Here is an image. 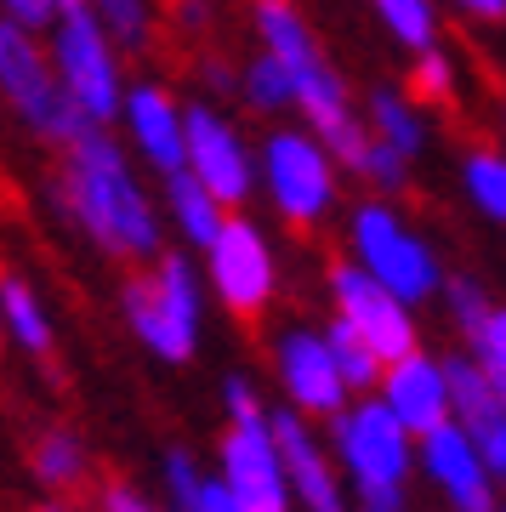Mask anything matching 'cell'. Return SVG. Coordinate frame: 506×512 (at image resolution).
<instances>
[{
	"label": "cell",
	"mask_w": 506,
	"mask_h": 512,
	"mask_svg": "<svg viewBox=\"0 0 506 512\" xmlns=\"http://www.w3.org/2000/svg\"><path fill=\"white\" fill-rule=\"evenodd\" d=\"M57 211L120 262H160L165 222L126 165V148L114 143V126H86L74 143L57 148Z\"/></svg>",
	"instance_id": "6da1fadb"
},
{
	"label": "cell",
	"mask_w": 506,
	"mask_h": 512,
	"mask_svg": "<svg viewBox=\"0 0 506 512\" xmlns=\"http://www.w3.org/2000/svg\"><path fill=\"white\" fill-rule=\"evenodd\" d=\"M416 444L421 439L393 416V404L381 393H359L342 416L330 421V450L342 461L347 490H353V501H370V507L404 512L410 473H421Z\"/></svg>",
	"instance_id": "7a4b0ae2"
},
{
	"label": "cell",
	"mask_w": 506,
	"mask_h": 512,
	"mask_svg": "<svg viewBox=\"0 0 506 512\" xmlns=\"http://www.w3.org/2000/svg\"><path fill=\"white\" fill-rule=\"evenodd\" d=\"M0 97H6L12 120L23 126V137H35L46 148L74 143L91 126L80 103L69 97V86H63V74H57L52 46H40L35 29H23L12 18H0Z\"/></svg>",
	"instance_id": "3957f363"
},
{
	"label": "cell",
	"mask_w": 506,
	"mask_h": 512,
	"mask_svg": "<svg viewBox=\"0 0 506 512\" xmlns=\"http://www.w3.org/2000/svg\"><path fill=\"white\" fill-rule=\"evenodd\" d=\"M120 313H126L131 336H137L154 359H165V365H188L194 348H199V325H205L199 268L182 251H165L160 262H154V274L126 279Z\"/></svg>",
	"instance_id": "277c9868"
},
{
	"label": "cell",
	"mask_w": 506,
	"mask_h": 512,
	"mask_svg": "<svg viewBox=\"0 0 506 512\" xmlns=\"http://www.w3.org/2000/svg\"><path fill=\"white\" fill-rule=\"evenodd\" d=\"M63 12L52 23V63L63 74L69 97L80 103L91 126H120V109H126V69H120V40L109 35V23L97 18L91 0H57Z\"/></svg>",
	"instance_id": "5b68a950"
},
{
	"label": "cell",
	"mask_w": 506,
	"mask_h": 512,
	"mask_svg": "<svg viewBox=\"0 0 506 512\" xmlns=\"http://www.w3.org/2000/svg\"><path fill=\"white\" fill-rule=\"evenodd\" d=\"M347 251H353V262H364L387 291L404 296L410 308H427L433 296H444V279L450 274L438 268V251L398 217V205L387 200V194L353 205V217H347Z\"/></svg>",
	"instance_id": "8992f818"
},
{
	"label": "cell",
	"mask_w": 506,
	"mask_h": 512,
	"mask_svg": "<svg viewBox=\"0 0 506 512\" xmlns=\"http://www.w3.org/2000/svg\"><path fill=\"white\" fill-rule=\"evenodd\" d=\"M262 194L290 228H319L342 200V160L330 154V143L308 126H273L262 143Z\"/></svg>",
	"instance_id": "52a82bcc"
},
{
	"label": "cell",
	"mask_w": 506,
	"mask_h": 512,
	"mask_svg": "<svg viewBox=\"0 0 506 512\" xmlns=\"http://www.w3.org/2000/svg\"><path fill=\"white\" fill-rule=\"evenodd\" d=\"M205 285L217 291V302L239 319H256V313L273 302L279 291V262H273V245L268 234L256 228L251 217H228L222 222V234L211 239V251H205Z\"/></svg>",
	"instance_id": "ba28073f"
},
{
	"label": "cell",
	"mask_w": 506,
	"mask_h": 512,
	"mask_svg": "<svg viewBox=\"0 0 506 512\" xmlns=\"http://www.w3.org/2000/svg\"><path fill=\"white\" fill-rule=\"evenodd\" d=\"M325 285H330V308L342 313L347 325L359 330V336L381 353V359H387V365L421 348L416 308H410L398 291H387V285H381L364 262H336Z\"/></svg>",
	"instance_id": "9c48e42d"
},
{
	"label": "cell",
	"mask_w": 506,
	"mask_h": 512,
	"mask_svg": "<svg viewBox=\"0 0 506 512\" xmlns=\"http://www.w3.org/2000/svg\"><path fill=\"white\" fill-rule=\"evenodd\" d=\"M188 171L211 188L228 211H245L251 194L262 188V154H256L228 114L211 103H188Z\"/></svg>",
	"instance_id": "30bf717a"
},
{
	"label": "cell",
	"mask_w": 506,
	"mask_h": 512,
	"mask_svg": "<svg viewBox=\"0 0 506 512\" xmlns=\"http://www.w3.org/2000/svg\"><path fill=\"white\" fill-rule=\"evenodd\" d=\"M273 370H279V387H285V404H296L302 416L313 421H336L347 404L359 399L347 387L342 365H336V348H330V330L313 325H290L273 348Z\"/></svg>",
	"instance_id": "8fae6325"
},
{
	"label": "cell",
	"mask_w": 506,
	"mask_h": 512,
	"mask_svg": "<svg viewBox=\"0 0 506 512\" xmlns=\"http://www.w3.org/2000/svg\"><path fill=\"white\" fill-rule=\"evenodd\" d=\"M217 473L234 484V495L245 501V512H290L296 490H290L285 450L273 439V421H228V433L217 444Z\"/></svg>",
	"instance_id": "7c38bea8"
},
{
	"label": "cell",
	"mask_w": 506,
	"mask_h": 512,
	"mask_svg": "<svg viewBox=\"0 0 506 512\" xmlns=\"http://www.w3.org/2000/svg\"><path fill=\"white\" fill-rule=\"evenodd\" d=\"M416 456H421L427 484L450 501V512H501V478L489 473V461L478 450V439L467 433V421L450 416L444 427L421 433Z\"/></svg>",
	"instance_id": "4fadbf2b"
},
{
	"label": "cell",
	"mask_w": 506,
	"mask_h": 512,
	"mask_svg": "<svg viewBox=\"0 0 506 512\" xmlns=\"http://www.w3.org/2000/svg\"><path fill=\"white\" fill-rule=\"evenodd\" d=\"M268 421H273L279 450H285L296 507L302 512H353L347 507V473H342V461H336V450H325V444L313 439V427H308L313 416L285 404V410H268Z\"/></svg>",
	"instance_id": "5bb4252c"
},
{
	"label": "cell",
	"mask_w": 506,
	"mask_h": 512,
	"mask_svg": "<svg viewBox=\"0 0 506 512\" xmlns=\"http://www.w3.org/2000/svg\"><path fill=\"white\" fill-rule=\"evenodd\" d=\"M120 126H126L131 148L143 154V165L154 177H177L188 171V109L177 97L154 86V80H131L126 86V109H120Z\"/></svg>",
	"instance_id": "9a60e30c"
},
{
	"label": "cell",
	"mask_w": 506,
	"mask_h": 512,
	"mask_svg": "<svg viewBox=\"0 0 506 512\" xmlns=\"http://www.w3.org/2000/svg\"><path fill=\"white\" fill-rule=\"evenodd\" d=\"M376 393L393 404V416L404 421L416 439H421V433H433V427H444V421L455 416L450 365H444V359H433L427 348H416V353H404V359H393Z\"/></svg>",
	"instance_id": "2e32d148"
},
{
	"label": "cell",
	"mask_w": 506,
	"mask_h": 512,
	"mask_svg": "<svg viewBox=\"0 0 506 512\" xmlns=\"http://www.w3.org/2000/svg\"><path fill=\"white\" fill-rule=\"evenodd\" d=\"M165 217H171V228L182 234V245L211 251V239L222 234V222L234 217V211L199 183L194 171H177V177H165Z\"/></svg>",
	"instance_id": "e0dca14e"
},
{
	"label": "cell",
	"mask_w": 506,
	"mask_h": 512,
	"mask_svg": "<svg viewBox=\"0 0 506 512\" xmlns=\"http://www.w3.org/2000/svg\"><path fill=\"white\" fill-rule=\"evenodd\" d=\"M165 501L171 512H245L222 473H199L188 450H165Z\"/></svg>",
	"instance_id": "ac0fdd59"
},
{
	"label": "cell",
	"mask_w": 506,
	"mask_h": 512,
	"mask_svg": "<svg viewBox=\"0 0 506 512\" xmlns=\"http://www.w3.org/2000/svg\"><path fill=\"white\" fill-rule=\"evenodd\" d=\"M251 23H256L262 52L285 57L290 69H302V63H313V57H325L319 52V40H313V23L302 18L296 0H251Z\"/></svg>",
	"instance_id": "d6986e66"
},
{
	"label": "cell",
	"mask_w": 506,
	"mask_h": 512,
	"mask_svg": "<svg viewBox=\"0 0 506 512\" xmlns=\"http://www.w3.org/2000/svg\"><path fill=\"white\" fill-rule=\"evenodd\" d=\"M0 319H6V336L18 342V353H29V359H52V313L40 308L35 285L23 274H6L0 279Z\"/></svg>",
	"instance_id": "ffe728a7"
},
{
	"label": "cell",
	"mask_w": 506,
	"mask_h": 512,
	"mask_svg": "<svg viewBox=\"0 0 506 512\" xmlns=\"http://www.w3.org/2000/svg\"><path fill=\"white\" fill-rule=\"evenodd\" d=\"M364 120L376 137H387L393 148H404L410 160L427 154V120L416 109V92H398V86H376V92L364 97Z\"/></svg>",
	"instance_id": "44dd1931"
},
{
	"label": "cell",
	"mask_w": 506,
	"mask_h": 512,
	"mask_svg": "<svg viewBox=\"0 0 506 512\" xmlns=\"http://www.w3.org/2000/svg\"><path fill=\"white\" fill-rule=\"evenodd\" d=\"M239 97H245V109L262 114V120H279V114L296 109V69H290L285 57L273 52H256L239 74Z\"/></svg>",
	"instance_id": "7402d4cb"
},
{
	"label": "cell",
	"mask_w": 506,
	"mask_h": 512,
	"mask_svg": "<svg viewBox=\"0 0 506 512\" xmlns=\"http://www.w3.org/2000/svg\"><path fill=\"white\" fill-rule=\"evenodd\" d=\"M461 194L484 222L506 228V154L501 148H472L461 154Z\"/></svg>",
	"instance_id": "603a6c76"
},
{
	"label": "cell",
	"mask_w": 506,
	"mask_h": 512,
	"mask_svg": "<svg viewBox=\"0 0 506 512\" xmlns=\"http://www.w3.org/2000/svg\"><path fill=\"white\" fill-rule=\"evenodd\" d=\"M370 12L381 18L387 40L404 46L410 57L438 46V0H370Z\"/></svg>",
	"instance_id": "cb8c5ba5"
},
{
	"label": "cell",
	"mask_w": 506,
	"mask_h": 512,
	"mask_svg": "<svg viewBox=\"0 0 506 512\" xmlns=\"http://www.w3.org/2000/svg\"><path fill=\"white\" fill-rule=\"evenodd\" d=\"M330 348H336V365H342V376H347V387L353 393H376L381 387V376H387V359H381L370 342H364L359 330L347 325L342 313H330Z\"/></svg>",
	"instance_id": "d4e9b609"
},
{
	"label": "cell",
	"mask_w": 506,
	"mask_h": 512,
	"mask_svg": "<svg viewBox=\"0 0 506 512\" xmlns=\"http://www.w3.org/2000/svg\"><path fill=\"white\" fill-rule=\"evenodd\" d=\"M29 467H35V478L46 490H69L74 478L86 473V444L74 439V433H63V427H57V433H40Z\"/></svg>",
	"instance_id": "484cf974"
},
{
	"label": "cell",
	"mask_w": 506,
	"mask_h": 512,
	"mask_svg": "<svg viewBox=\"0 0 506 512\" xmlns=\"http://www.w3.org/2000/svg\"><path fill=\"white\" fill-rule=\"evenodd\" d=\"M97 18L109 23V35L120 40V52H148L154 40V0H91Z\"/></svg>",
	"instance_id": "4316f807"
},
{
	"label": "cell",
	"mask_w": 506,
	"mask_h": 512,
	"mask_svg": "<svg viewBox=\"0 0 506 512\" xmlns=\"http://www.w3.org/2000/svg\"><path fill=\"white\" fill-rule=\"evenodd\" d=\"M438 302L450 308V325L461 330L467 342L478 336V330H484V319H489V313H495L489 291H484V285H478L472 274H450V279H444V296H438Z\"/></svg>",
	"instance_id": "83f0119b"
},
{
	"label": "cell",
	"mask_w": 506,
	"mask_h": 512,
	"mask_svg": "<svg viewBox=\"0 0 506 512\" xmlns=\"http://www.w3.org/2000/svg\"><path fill=\"white\" fill-rule=\"evenodd\" d=\"M410 165H416V160H410L404 148H393L387 137H376V143H370V154H364V165L353 171V177L393 200V194H404V188H410Z\"/></svg>",
	"instance_id": "f1b7e54d"
},
{
	"label": "cell",
	"mask_w": 506,
	"mask_h": 512,
	"mask_svg": "<svg viewBox=\"0 0 506 512\" xmlns=\"http://www.w3.org/2000/svg\"><path fill=\"white\" fill-rule=\"evenodd\" d=\"M410 92H416V103H455V63L444 46H427V52H416V63H410Z\"/></svg>",
	"instance_id": "f546056e"
},
{
	"label": "cell",
	"mask_w": 506,
	"mask_h": 512,
	"mask_svg": "<svg viewBox=\"0 0 506 512\" xmlns=\"http://www.w3.org/2000/svg\"><path fill=\"white\" fill-rule=\"evenodd\" d=\"M467 348H472V359H478V365L489 370V382H495V387L506 393V308H495V313H489V319H484V330L472 336Z\"/></svg>",
	"instance_id": "4dcf8cb0"
},
{
	"label": "cell",
	"mask_w": 506,
	"mask_h": 512,
	"mask_svg": "<svg viewBox=\"0 0 506 512\" xmlns=\"http://www.w3.org/2000/svg\"><path fill=\"white\" fill-rule=\"evenodd\" d=\"M0 12L12 23H23V29H35V35H52V23H57V0H0Z\"/></svg>",
	"instance_id": "1f68e13d"
},
{
	"label": "cell",
	"mask_w": 506,
	"mask_h": 512,
	"mask_svg": "<svg viewBox=\"0 0 506 512\" xmlns=\"http://www.w3.org/2000/svg\"><path fill=\"white\" fill-rule=\"evenodd\" d=\"M222 410H228V421L268 416V410H262V399H256V387L245 382V376H228V382H222Z\"/></svg>",
	"instance_id": "d6a6232c"
},
{
	"label": "cell",
	"mask_w": 506,
	"mask_h": 512,
	"mask_svg": "<svg viewBox=\"0 0 506 512\" xmlns=\"http://www.w3.org/2000/svg\"><path fill=\"white\" fill-rule=\"evenodd\" d=\"M103 512H160V507H154L148 495H137L131 484H109V490H103Z\"/></svg>",
	"instance_id": "836d02e7"
},
{
	"label": "cell",
	"mask_w": 506,
	"mask_h": 512,
	"mask_svg": "<svg viewBox=\"0 0 506 512\" xmlns=\"http://www.w3.org/2000/svg\"><path fill=\"white\" fill-rule=\"evenodd\" d=\"M450 12H461V18H478V23H501L506 18V0H444Z\"/></svg>",
	"instance_id": "e575fe53"
},
{
	"label": "cell",
	"mask_w": 506,
	"mask_h": 512,
	"mask_svg": "<svg viewBox=\"0 0 506 512\" xmlns=\"http://www.w3.org/2000/svg\"><path fill=\"white\" fill-rule=\"evenodd\" d=\"M205 80H211V92H239V74L228 63H217V57L205 63Z\"/></svg>",
	"instance_id": "d590c367"
},
{
	"label": "cell",
	"mask_w": 506,
	"mask_h": 512,
	"mask_svg": "<svg viewBox=\"0 0 506 512\" xmlns=\"http://www.w3.org/2000/svg\"><path fill=\"white\" fill-rule=\"evenodd\" d=\"M211 23V6L205 0H182V29H205Z\"/></svg>",
	"instance_id": "8d00e7d4"
},
{
	"label": "cell",
	"mask_w": 506,
	"mask_h": 512,
	"mask_svg": "<svg viewBox=\"0 0 506 512\" xmlns=\"http://www.w3.org/2000/svg\"><path fill=\"white\" fill-rule=\"evenodd\" d=\"M353 512H393V507H370V501H359V507H353Z\"/></svg>",
	"instance_id": "74e56055"
},
{
	"label": "cell",
	"mask_w": 506,
	"mask_h": 512,
	"mask_svg": "<svg viewBox=\"0 0 506 512\" xmlns=\"http://www.w3.org/2000/svg\"><path fill=\"white\" fill-rule=\"evenodd\" d=\"M40 512H69V507H57V501H52V507H40Z\"/></svg>",
	"instance_id": "f35d334b"
},
{
	"label": "cell",
	"mask_w": 506,
	"mask_h": 512,
	"mask_svg": "<svg viewBox=\"0 0 506 512\" xmlns=\"http://www.w3.org/2000/svg\"><path fill=\"white\" fill-rule=\"evenodd\" d=\"M501 512H506V507H501Z\"/></svg>",
	"instance_id": "ab89813d"
}]
</instances>
